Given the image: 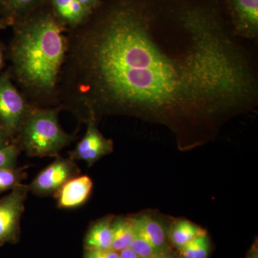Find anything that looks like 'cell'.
I'll return each mask as SVG.
<instances>
[{
  "mask_svg": "<svg viewBox=\"0 0 258 258\" xmlns=\"http://www.w3.org/2000/svg\"><path fill=\"white\" fill-rule=\"evenodd\" d=\"M56 106L166 125L181 147L257 106L255 60L216 3L106 0L69 29Z\"/></svg>",
  "mask_w": 258,
  "mask_h": 258,
  "instance_id": "cell-1",
  "label": "cell"
},
{
  "mask_svg": "<svg viewBox=\"0 0 258 258\" xmlns=\"http://www.w3.org/2000/svg\"><path fill=\"white\" fill-rule=\"evenodd\" d=\"M69 28L53 12L34 10L15 22L10 46L13 74L35 107L56 105Z\"/></svg>",
  "mask_w": 258,
  "mask_h": 258,
  "instance_id": "cell-2",
  "label": "cell"
},
{
  "mask_svg": "<svg viewBox=\"0 0 258 258\" xmlns=\"http://www.w3.org/2000/svg\"><path fill=\"white\" fill-rule=\"evenodd\" d=\"M59 107H32L19 131L18 144L30 157L57 156L74 137L64 132L58 121Z\"/></svg>",
  "mask_w": 258,
  "mask_h": 258,
  "instance_id": "cell-3",
  "label": "cell"
},
{
  "mask_svg": "<svg viewBox=\"0 0 258 258\" xmlns=\"http://www.w3.org/2000/svg\"><path fill=\"white\" fill-rule=\"evenodd\" d=\"M32 108L9 75L0 76V127L10 140L17 137Z\"/></svg>",
  "mask_w": 258,
  "mask_h": 258,
  "instance_id": "cell-4",
  "label": "cell"
},
{
  "mask_svg": "<svg viewBox=\"0 0 258 258\" xmlns=\"http://www.w3.org/2000/svg\"><path fill=\"white\" fill-rule=\"evenodd\" d=\"M29 192L28 185L20 184L0 199V246L20 241V222Z\"/></svg>",
  "mask_w": 258,
  "mask_h": 258,
  "instance_id": "cell-5",
  "label": "cell"
},
{
  "mask_svg": "<svg viewBox=\"0 0 258 258\" xmlns=\"http://www.w3.org/2000/svg\"><path fill=\"white\" fill-rule=\"evenodd\" d=\"M80 173L74 159L57 156L32 180L28 185L29 191L37 196L55 195L68 181L80 175Z\"/></svg>",
  "mask_w": 258,
  "mask_h": 258,
  "instance_id": "cell-6",
  "label": "cell"
},
{
  "mask_svg": "<svg viewBox=\"0 0 258 258\" xmlns=\"http://www.w3.org/2000/svg\"><path fill=\"white\" fill-rule=\"evenodd\" d=\"M224 3L236 36L242 40H257L258 0H224Z\"/></svg>",
  "mask_w": 258,
  "mask_h": 258,
  "instance_id": "cell-7",
  "label": "cell"
},
{
  "mask_svg": "<svg viewBox=\"0 0 258 258\" xmlns=\"http://www.w3.org/2000/svg\"><path fill=\"white\" fill-rule=\"evenodd\" d=\"M86 123V134L76 149L70 153V158L74 161H85L88 166H91L102 157L113 152V142L101 133L95 120H88Z\"/></svg>",
  "mask_w": 258,
  "mask_h": 258,
  "instance_id": "cell-8",
  "label": "cell"
},
{
  "mask_svg": "<svg viewBox=\"0 0 258 258\" xmlns=\"http://www.w3.org/2000/svg\"><path fill=\"white\" fill-rule=\"evenodd\" d=\"M93 187L92 179L88 175H79L68 181L55 197L60 209L79 208L88 201Z\"/></svg>",
  "mask_w": 258,
  "mask_h": 258,
  "instance_id": "cell-9",
  "label": "cell"
},
{
  "mask_svg": "<svg viewBox=\"0 0 258 258\" xmlns=\"http://www.w3.org/2000/svg\"><path fill=\"white\" fill-rule=\"evenodd\" d=\"M54 14L69 29L79 26L89 18L93 10L79 0H49Z\"/></svg>",
  "mask_w": 258,
  "mask_h": 258,
  "instance_id": "cell-10",
  "label": "cell"
},
{
  "mask_svg": "<svg viewBox=\"0 0 258 258\" xmlns=\"http://www.w3.org/2000/svg\"><path fill=\"white\" fill-rule=\"evenodd\" d=\"M131 218L135 232L149 241L159 252H164L166 235L162 226L157 220L147 215H140Z\"/></svg>",
  "mask_w": 258,
  "mask_h": 258,
  "instance_id": "cell-11",
  "label": "cell"
},
{
  "mask_svg": "<svg viewBox=\"0 0 258 258\" xmlns=\"http://www.w3.org/2000/svg\"><path fill=\"white\" fill-rule=\"evenodd\" d=\"M111 217H104L90 226L85 235V249H112Z\"/></svg>",
  "mask_w": 258,
  "mask_h": 258,
  "instance_id": "cell-12",
  "label": "cell"
},
{
  "mask_svg": "<svg viewBox=\"0 0 258 258\" xmlns=\"http://www.w3.org/2000/svg\"><path fill=\"white\" fill-rule=\"evenodd\" d=\"M134 236L132 218L116 217L112 221V249L116 252L130 247Z\"/></svg>",
  "mask_w": 258,
  "mask_h": 258,
  "instance_id": "cell-13",
  "label": "cell"
},
{
  "mask_svg": "<svg viewBox=\"0 0 258 258\" xmlns=\"http://www.w3.org/2000/svg\"><path fill=\"white\" fill-rule=\"evenodd\" d=\"M44 0H3V11L8 15L9 23H15L37 9Z\"/></svg>",
  "mask_w": 258,
  "mask_h": 258,
  "instance_id": "cell-14",
  "label": "cell"
},
{
  "mask_svg": "<svg viewBox=\"0 0 258 258\" xmlns=\"http://www.w3.org/2000/svg\"><path fill=\"white\" fill-rule=\"evenodd\" d=\"M205 231L187 220L176 222L171 230V239L173 243L181 247L198 236L205 234Z\"/></svg>",
  "mask_w": 258,
  "mask_h": 258,
  "instance_id": "cell-15",
  "label": "cell"
},
{
  "mask_svg": "<svg viewBox=\"0 0 258 258\" xmlns=\"http://www.w3.org/2000/svg\"><path fill=\"white\" fill-rule=\"evenodd\" d=\"M27 167H7L0 169V193L14 189L22 184L27 176Z\"/></svg>",
  "mask_w": 258,
  "mask_h": 258,
  "instance_id": "cell-16",
  "label": "cell"
},
{
  "mask_svg": "<svg viewBox=\"0 0 258 258\" xmlns=\"http://www.w3.org/2000/svg\"><path fill=\"white\" fill-rule=\"evenodd\" d=\"M184 258H208L210 242L207 234H203L180 247Z\"/></svg>",
  "mask_w": 258,
  "mask_h": 258,
  "instance_id": "cell-17",
  "label": "cell"
},
{
  "mask_svg": "<svg viewBox=\"0 0 258 258\" xmlns=\"http://www.w3.org/2000/svg\"><path fill=\"white\" fill-rule=\"evenodd\" d=\"M130 248L140 258H151L160 253L155 247L134 230V236Z\"/></svg>",
  "mask_w": 258,
  "mask_h": 258,
  "instance_id": "cell-18",
  "label": "cell"
},
{
  "mask_svg": "<svg viewBox=\"0 0 258 258\" xmlns=\"http://www.w3.org/2000/svg\"><path fill=\"white\" fill-rule=\"evenodd\" d=\"M20 151L18 144L13 142L0 148V169L16 166Z\"/></svg>",
  "mask_w": 258,
  "mask_h": 258,
  "instance_id": "cell-19",
  "label": "cell"
},
{
  "mask_svg": "<svg viewBox=\"0 0 258 258\" xmlns=\"http://www.w3.org/2000/svg\"><path fill=\"white\" fill-rule=\"evenodd\" d=\"M83 258H119V252L113 249H85Z\"/></svg>",
  "mask_w": 258,
  "mask_h": 258,
  "instance_id": "cell-20",
  "label": "cell"
},
{
  "mask_svg": "<svg viewBox=\"0 0 258 258\" xmlns=\"http://www.w3.org/2000/svg\"><path fill=\"white\" fill-rule=\"evenodd\" d=\"M79 1L89 9L93 10L100 5L102 0H79Z\"/></svg>",
  "mask_w": 258,
  "mask_h": 258,
  "instance_id": "cell-21",
  "label": "cell"
},
{
  "mask_svg": "<svg viewBox=\"0 0 258 258\" xmlns=\"http://www.w3.org/2000/svg\"><path fill=\"white\" fill-rule=\"evenodd\" d=\"M119 258H140L130 247L120 251Z\"/></svg>",
  "mask_w": 258,
  "mask_h": 258,
  "instance_id": "cell-22",
  "label": "cell"
},
{
  "mask_svg": "<svg viewBox=\"0 0 258 258\" xmlns=\"http://www.w3.org/2000/svg\"><path fill=\"white\" fill-rule=\"evenodd\" d=\"M10 144V139L7 137L4 131L0 127V148L5 147Z\"/></svg>",
  "mask_w": 258,
  "mask_h": 258,
  "instance_id": "cell-23",
  "label": "cell"
},
{
  "mask_svg": "<svg viewBox=\"0 0 258 258\" xmlns=\"http://www.w3.org/2000/svg\"><path fill=\"white\" fill-rule=\"evenodd\" d=\"M151 258H171L170 256L164 253V252H160V253H158L155 254V255L153 256Z\"/></svg>",
  "mask_w": 258,
  "mask_h": 258,
  "instance_id": "cell-24",
  "label": "cell"
},
{
  "mask_svg": "<svg viewBox=\"0 0 258 258\" xmlns=\"http://www.w3.org/2000/svg\"><path fill=\"white\" fill-rule=\"evenodd\" d=\"M248 258H258V252L257 249H253L249 254Z\"/></svg>",
  "mask_w": 258,
  "mask_h": 258,
  "instance_id": "cell-25",
  "label": "cell"
},
{
  "mask_svg": "<svg viewBox=\"0 0 258 258\" xmlns=\"http://www.w3.org/2000/svg\"><path fill=\"white\" fill-rule=\"evenodd\" d=\"M3 59H4V56H3V50H2L1 47H0V70L3 67Z\"/></svg>",
  "mask_w": 258,
  "mask_h": 258,
  "instance_id": "cell-26",
  "label": "cell"
},
{
  "mask_svg": "<svg viewBox=\"0 0 258 258\" xmlns=\"http://www.w3.org/2000/svg\"><path fill=\"white\" fill-rule=\"evenodd\" d=\"M5 28H6V25L4 23H0V30H3Z\"/></svg>",
  "mask_w": 258,
  "mask_h": 258,
  "instance_id": "cell-27",
  "label": "cell"
},
{
  "mask_svg": "<svg viewBox=\"0 0 258 258\" xmlns=\"http://www.w3.org/2000/svg\"><path fill=\"white\" fill-rule=\"evenodd\" d=\"M3 11V0H0V13Z\"/></svg>",
  "mask_w": 258,
  "mask_h": 258,
  "instance_id": "cell-28",
  "label": "cell"
}]
</instances>
